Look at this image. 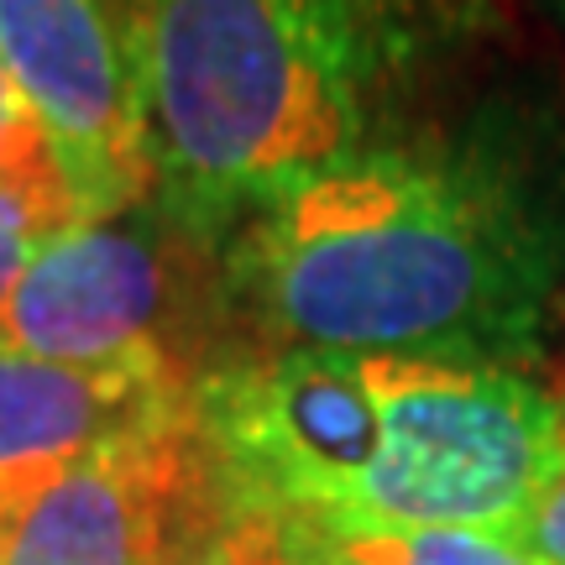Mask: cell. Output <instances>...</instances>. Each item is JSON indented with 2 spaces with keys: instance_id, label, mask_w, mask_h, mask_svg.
<instances>
[{
  "instance_id": "13",
  "label": "cell",
  "mask_w": 565,
  "mask_h": 565,
  "mask_svg": "<svg viewBox=\"0 0 565 565\" xmlns=\"http://www.w3.org/2000/svg\"><path fill=\"white\" fill-rule=\"evenodd\" d=\"M561 324H565V303H561ZM555 393V408H561V424H565V362H561V383L550 387Z\"/></svg>"
},
{
  "instance_id": "12",
  "label": "cell",
  "mask_w": 565,
  "mask_h": 565,
  "mask_svg": "<svg viewBox=\"0 0 565 565\" xmlns=\"http://www.w3.org/2000/svg\"><path fill=\"white\" fill-rule=\"evenodd\" d=\"M32 252H38V246L26 242V236H21L17 225H6V221H0V303H6V294L17 288L21 267L32 263Z\"/></svg>"
},
{
  "instance_id": "7",
  "label": "cell",
  "mask_w": 565,
  "mask_h": 565,
  "mask_svg": "<svg viewBox=\"0 0 565 565\" xmlns=\"http://www.w3.org/2000/svg\"><path fill=\"white\" fill-rule=\"evenodd\" d=\"M194 372L168 351L116 362H47L0 345V498L42 482L100 445L189 414Z\"/></svg>"
},
{
  "instance_id": "6",
  "label": "cell",
  "mask_w": 565,
  "mask_h": 565,
  "mask_svg": "<svg viewBox=\"0 0 565 565\" xmlns=\"http://www.w3.org/2000/svg\"><path fill=\"white\" fill-rule=\"evenodd\" d=\"M200 492L204 456L183 414L0 498V565H168Z\"/></svg>"
},
{
  "instance_id": "8",
  "label": "cell",
  "mask_w": 565,
  "mask_h": 565,
  "mask_svg": "<svg viewBox=\"0 0 565 565\" xmlns=\"http://www.w3.org/2000/svg\"><path fill=\"white\" fill-rule=\"evenodd\" d=\"M294 565H534L487 529L282 524Z\"/></svg>"
},
{
  "instance_id": "9",
  "label": "cell",
  "mask_w": 565,
  "mask_h": 565,
  "mask_svg": "<svg viewBox=\"0 0 565 565\" xmlns=\"http://www.w3.org/2000/svg\"><path fill=\"white\" fill-rule=\"evenodd\" d=\"M0 221L17 225L32 246L58 242L74 225H84L58 152L11 84L6 63H0Z\"/></svg>"
},
{
  "instance_id": "3",
  "label": "cell",
  "mask_w": 565,
  "mask_h": 565,
  "mask_svg": "<svg viewBox=\"0 0 565 565\" xmlns=\"http://www.w3.org/2000/svg\"><path fill=\"white\" fill-rule=\"evenodd\" d=\"M435 47V0H147L158 204L215 246L372 147Z\"/></svg>"
},
{
  "instance_id": "11",
  "label": "cell",
  "mask_w": 565,
  "mask_h": 565,
  "mask_svg": "<svg viewBox=\"0 0 565 565\" xmlns=\"http://www.w3.org/2000/svg\"><path fill=\"white\" fill-rule=\"evenodd\" d=\"M503 540L534 565H565V471L503 529Z\"/></svg>"
},
{
  "instance_id": "2",
  "label": "cell",
  "mask_w": 565,
  "mask_h": 565,
  "mask_svg": "<svg viewBox=\"0 0 565 565\" xmlns=\"http://www.w3.org/2000/svg\"><path fill=\"white\" fill-rule=\"evenodd\" d=\"M210 477L282 524L503 534L565 471L534 372L404 351L263 345L194 372Z\"/></svg>"
},
{
  "instance_id": "5",
  "label": "cell",
  "mask_w": 565,
  "mask_h": 565,
  "mask_svg": "<svg viewBox=\"0 0 565 565\" xmlns=\"http://www.w3.org/2000/svg\"><path fill=\"white\" fill-rule=\"evenodd\" d=\"M183 246L204 242L183 236L152 200L74 225L21 267L0 303V345L47 362H116L137 351L179 356L173 330L189 303Z\"/></svg>"
},
{
  "instance_id": "4",
  "label": "cell",
  "mask_w": 565,
  "mask_h": 565,
  "mask_svg": "<svg viewBox=\"0 0 565 565\" xmlns=\"http://www.w3.org/2000/svg\"><path fill=\"white\" fill-rule=\"evenodd\" d=\"M0 63L53 141L84 225L152 200L147 0H0Z\"/></svg>"
},
{
  "instance_id": "1",
  "label": "cell",
  "mask_w": 565,
  "mask_h": 565,
  "mask_svg": "<svg viewBox=\"0 0 565 565\" xmlns=\"http://www.w3.org/2000/svg\"><path fill=\"white\" fill-rule=\"evenodd\" d=\"M565 225L482 137H383L257 204L221 299L267 345L534 372L561 320Z\"/></svg>"
},
{
  "instance_id": "10",
  "label": "cell",
  "mask_w": 565,
  "mask_h": 565,
  "mask_svg": "<svg viewBox=\"0 0 565 565\" xmlns=\"http://www.w3.org/2000/svg\"><path fill=\"white\" fill-rule=\"evenodd\" d=\"M168 565H294V555L278 513L225 492L204 466V492Z\"/></svg>"
}]
</instances>
